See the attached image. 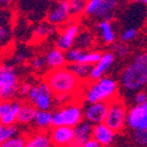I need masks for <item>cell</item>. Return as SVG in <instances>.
<instances>
[{
	"instance_id": "cell-1",
	"label": "cell",
	"mask_w": 147,
	"mask_h": 147,
	"mask_svg": "<svg viewBox=\"0 0 147 147\" xmlns=\"http://www.w3.org/2000/svg\"><path fill=\"white\" fill-rule=\"evenodd\" d=\"M43 80L49 84L54 96L70 95L75 97V95L81 93L82 84H84L68 66L51 69L43 77Z\"/></svg>"
},
{
	"instance_id": "cell-2",
	"label": "cell",
	"mask_w": 147,
	"mask_h": 147,
	"mask_svg": "<svg viewBox=\"0 0 147 147\" xmlns=\"http://www.w3.org/2000/svg\"><path fill=\"white\" fill-rule=\"evenodd\" d=\"M86 84L84 90V99L86 103L109 102L117 96L118 84L111 77L103 76L97 80L88 81Z\"/></svg>"
},
{
	"instance_id": "cell-3",
	"label": "cell",
	"mask_w": 147,
	"mask_h": 147,
	"mask_svg": "<svg viewBox=\"0 0 147 147\" xmlns=\"http://www.w3.org/2000/svg\"><path fill=\"white\" fill-rule=\"evenodd\" d=\"M120 86L127 93H136L147 86V66L133 61L120 75Z\"/></svg>"
},
{
	"instance_id": "cell-4",
	"label": "cell",
	"mask_w": 147,
	"mask_h": 147,
	"mask_svg": "<svg viewBox=\"0 0 147 147\" xmlns=\"http://www.w3.org/2000/svg\"><path fill=\"white\" fill-rule=\"evenodd\" d=\"M84 119V109L78 101H70L62 104L53 112V127L67 125L74 127Z\"/></svg>"
},
{
	"instance_id": "cell-5",
	"label": "cell",
	"mask_w": 147,
	"mask_h": 147,
	"mask_svg": "<svg viewBox=\"0 0 147 147\" xmlns=\"http://www.w3.org/2000/svg\"><path fill=\"white\" fill-rule=\"evenodd\" d=\"M19 76L13 65H0V100L12 101L18 95Z\"/></svg>"
},
{
	"instance_id": "cell-6",
	"label": "cell",
	"mask_w": 147,
	"mask_h": 147,
	"mask_svg": "<svg viewBox=\"0 0 147 147\" xmlns=\"http://www.w3.org/2000/svg\"><path fill=\"white\" fill-rule=\"evenodd\" d=\"M29 103L33 104L38 110H49L54 106L55 96L49 84L45 81L40 84H32L29 93L27 95Z\"/></svg>"
},
{
	"instance_id": "cell-7",
	"label": "cell",
	"mask_w": 147,
	"mask_h": 147,
	"mask_svg": "<svg viewBox=\"0 0 147 147\" xmlns=\"http://www.w3.org/2000/svg\"><path fill=\"white\" fill-rule=\"evenodd\" d=\"M127 110L125 104L120 98L116 96L115 98L109 101V108H108L107 117L105 123L115 131L116 133L123 131L125 125H127Z\"/></svg>"
},
{
	"instance_id": "cell-8",
	"label": "cell",
	"mask_w": 147,
	"mask_h": 147,
	"mask_svg": "<svg viewBox=\"0 0 147 147\" xmlns=\"http://www.w3.org/2000/svg\"><path fill=\"white\" fill-rule=\"evenodd\" d=\"M79 34V25L75 21H69L64 25L56 40V47L63 52H67L71 47H75L76 38Z\"/></svg>"
},
{
	"instance_id": "cell-9",
	"label": "cell",
	"mask_w": 147,
	"mask_h": 147,
	"mask_svg": "<svg viewBox=\"0 0 147 147\" xmlns=\"http://www.w3.org/2000/svg\"><path fill=\"white\" fill-rule=\"evenodd\" d=\"M71 17L69 0H58L47 12V21L54 26H64L70 21Z\"/></svg>"
},
{
	"instance_id": "cell-10",
	"label": "cell",
	"mask_w": 147,
	"mask_h": 147,
	"mask_svg": "<svg viewBox=\"0 0 147 147\" xmlns=\"http://www.w3.org/2000/svg\"><path fill=\"white\" fill-rule=\"evenodd\" d=\"M102 54L97 51H88L78 47H73L66 52L67 63H86L90 65H95L101 59Z\"/></svg>"
},
{
	"instance_id": "cell-11",
	"label": "cell",
	"mask_w": 147,
	"mask_h": 147,
	"mask_svg": "<svg viewBox=\"0 0 147 147\" xmlns=\"http://www.w3.org/2000/svg\"><path fill=\"white\" fill-rule=\"evenodd\" d=\"M108 108H109V102H105V101L88 103V105L84 109V119L92 123L93 125L105 123Z\"/></svg>"
},
{
	"instance_id": "cell-12",
	"label": "cell",
	"mask_w": 147,
	"mask_h": 147,
	"mask_svg": "<svg viewBox=\"0 0 147 147\" xmlns=\"http://www.w3.org/2000/svg\"><path fill=\"white\" fill-rule=\"evenodd\" d=\"M53 146L65 147L72 146L74 139V132L72 127L67 125H54L49 132Z\"/></svg>"
},
{
	"instance_id": "cell-13",
	"label": "cell",
	"mask_w": 147,
	"mask_h": 147,
	"mask_svg": "<svg viewBox=\"0 0 147 147\" xmlns=\"http://www.w3.org/2000/svg\"><path fill=\"white\" fill-rule=\"evenodd\" d=\"M127 125L131 130L147 127V103L135 104L127 111Z\"/></svg>"
},
{
	"instance_id": "cell-14",
	"label": "cell",
	"mask_w": 147,
	"mask_h": 147,
	"mask_svg": "<svg viewBox=\"0 0 147 147\" xmlns=\"http://www.w3.org/2000/svg\"><path fill=\"white\" fill-rule=\"evenodd\" d=\"M93 123L86 119L80 121L78 125H76L73 127L74 139L72 146L84 147V144L88 142V140L91 139L93 136Z\"/></svg>"
},
{
	"instance_id": "cell-15",
	"label": "cell",
	"mask_w": 147,
	"mask_h": 147,
	"mask_svg": "<svg viewBox=\"0 0 147 147\" xmlns=\"http://www.w3.org/2000/svg\"><path fill=\"white\" fill-rule=\"evenodd\" d=\"M116 132L113 131L105 123H96L93 127V136L92 137L99 142L101 146H109L114 142Z\"/></svg>"
},
{
	"instance_id": "cell-16",
	"label": "cell",
	"mask_w": 147,
	"mask_h": 147,
	"mask_svg": "<svg viewBox=\"0 0 147 147\" xmlns=\"http://www.w3.org/2000/svg\"><path fill=\"white\" fill-rule=\"evenodd\" d=\"M114 63V54L111 52H107L102 54L101 59L92 67V71L90 74V80H97L103 77L104 74L109 70L112 64Z\"/></svg>"
},
{
	"instance_id": "cell-17",
	"label": "cell",
	"mask_w": 147,
	"mask_h": 147,
	"mask_svg": "<svg viewBox=\"0 0 147 147\" xmlns=\"http://www.w3.org/2000/svg\"><path fill=\"white\" fill-rule=\"evenodd\" d=\"M45 66L51 70V69L61 68V67L66 66L67 59H66V53L61 51L60 49L55 47L54 49H49L45 55Z\"/></svg>"
},
{
	"instance_id": "cell-18",
	"label": "cell",
	"mask_w": 147,
	"mask_h": 147,
	"mask_svg": "<svg viewBox=\"0 0 147 147\" xmlns=\"http://www.w3.org/2000/svg\"><path fill=\"white\" fill-rule=\"evenodd\" d=\"M117 4L118 0H100L95 18H98L101 20L111 21L114 16V10L117 7Z\"/></svg>"
},
{
	"instance_id": "cell-19",
	"label": "cell",
	"mask_w": 147,
	"mask_h": 147,
	"mask_svg": "<svg viewBox=\"0 0 147 147\" xmlns=\"http://www.w3.org/2000/svg\"><path fill=\"white\" fill-rule=\"evenodd\" d=\"M37 109L31 103H22L21 108L17 116V123L19 125H29L34 121L35 115L37 113Z\"/></svg>"
},
{
	"instance_id": "cell-20",
	"label": "cell",
	"mask_w": 147,
	"mask_h": 147,
	"mask_svg": "<svg viewBox=\"0 0 147 147\" xmlns=\"http://www.w3.org/2000/svg\"><path fill=\"white\" fill-rule=\"evenodd\" d=\"M97 30L99 31L100 38L105 44H112L115 41V32L113 30L110 21L101 20L97 24Z\"/></svg>"
},
{
	"instance_id": "cell-21",
	"label": "cell",
	"mask_w": 147,
	"mask_h": 147,
	"mask_svg": "<svg viewBox=\"0 0 147 147\" xmlns=\"http://www.w3.org/2000/svg\"><path fill=\"white\" fill-rule=\"evenodd\" d=\"M53 146L51 136L47 131H40L27 137V147H49Z\"/></svg>"
},
{
	"instance_id": "cell-22",
	"label": "cell",
	"mask_w": 147,
	"mask_h": 147,
	"mask_svg": "<svg viewBox=\"0 0 147 147\" xmlns=\"http://www.w3.org/2000/svg\"><path fill=\"white\" fill-rule=\"evenodd\" d=\"M34 125L39 131H47L53 127V112L49 110H37Z\"/></svg>"
},
{
	"instance_id": "cell-23",
	"label": "cell",
	"mask_w": 147,
	"mask_h": 147,
	"mask_svg": "<svg viewBox=\"0 0 147 147\" xmlns=\"http://www.w3.org/2000/svg\"><path fill=\"white\" fill-rule=\"evenodd\" d=\"M92 65L86 63H69L68 68L75 74L78 78H80L82 81H88L90 80V74L92 71Z\"/></svg>"
},
{
	"instance_id": "cell-24",
	"label": "cell",
	"mask_w": 147,
	"mask_h": 147,
	"mask_svg": "<svg viewBox=\"0 0 147 147\" xmlns=\"http://www.w3.org/2000/svg\"><path fill=\"white\" fill-rule=\"evenodd\" d=\"M21 105L22 103L19 102V101H13L12 102V105L10 107V109L8 110V112L6 114L0 117V123H2L4 125H15L17 123V116H18V112L20 110Z\"/></svg>"
},
{
	"instance_id": "cell-25",
	"label": "cell",
	"mask_w": 147,
	"mask_h": 147,
	"mask_svg": "<svg viewBox=\"0 0 147 147\" xmlns=\"http://www.w3.org/2000/svg\"><path fill=\"white\" fill-rule=\"evenodd\" d=\"M11 39V30L5 18H0V49H4Z\"/></svg>"
},
{
	"instance_id": "cell-26",
	"label": "cell",
	"mask_w": 147,
	"mask_h": 147,
	"mask_svg": "<svg viewBox=\"0 0 147 147\" xmlns=\"http://www.w3.org/2000/svg\"><path fill=\"white\" fill-rule=\"evenodd\" d=\"M18 127L15 125H4L0 123V146H2L3 143L8 140L10 137L18 135Z\"/></svg>"
},
{
	"instance_id": "cell-27",
	"label": "cell",
	"mask_w": 147,
	"mask_h": 147,
	"mask_svg": "<svg viewBox=\"0 0 147 147\" xmlns=\"http://www.w3.org/2000/svg\"><path fill=\"white\" fill-rule=\"evenodd\" d=\"M92 44H93V36H92L91 33L88 31L79 32L78 36L76 38V47H81V49H88Z\"/></svg>"
},
{
	"instance_id": "cell-28",
	"label": "cell",
	"mask_w": 147,
	"mask_h": 147,
	"mask_svg": "<svg viewBox=\"0 0 147 147\" xmlns=\"http://www.w3.org/2000/svg\"><path fill=\"white\" fill-rule=\"evenodd\" d=\"M69 3H70V9H71L72 17L77 18L84 13L86 0H69Z\"/></svg>"
},
{
	"instance_id": "cell-29",
	"label": "cell",
	"mask_w": 147,
	"mask_h": 147,
	"mask_svg": "<svg viewBox=\"0 0 147 147\" xmlns=\"http://www.w3.org/2000/svg\"><path fill=\"white\" fill-rule=\"evenodd\" d=\"M133 141L138 146H147V127L133 130Z\"/></svg>"
},
{
	"instance_id": "cell-30",
	"label": "cell",
	"mask_w": 147,
	"mask_h": 147,
	"mask_svg": "<svg viewBox=\"0 0 147 147\" xmlns=\"http://www.w3.org/2000/svg\"><path fill=\"white\" fill-rule=\"evenodd\" d=\"M27 146V137H23L19 134L10 137L2 144L1 147H26Z\"/></svg>"
},
{
	"instance_id": "cell-31",
	"label": "cell",
	"mask_w": 147,
	"mask_h": 147,
	"mask_svg": "<svg viewBox=\"0 0 147 147\" xmlns=\"http://www.w3.org/2000/svg\"><path fill=\"white\" fill-rule=\"evenodd\" d=\"M56 32L54 25H40L35 29L34 32V38L40 40L44 37H47V35H51L52 33Z\"/></svg>"
},
{
	"instance_id": "cell-32",
	"label": "cell",
	"mask_w": 147,
	"mask_h": 147,
	"mask_svg": "<svg viewBox=\"0 0 147 147\" xmlns=\"http://www.w3.org/2000/svg\"><path fill=\"white\" fill-rule=\"evenodd\" d=\"M137 36V29L135 28H127L123 32H121L120 34V39L123 42H129L132 41L133 39H135Z\"/></svg>"
},
{
	"instance_id": "cell-33",
	"label": "cell",
	"mask_w": 147,
	"mask_h": 147,
	"mask_svg": "<svg viewBox=\"0 0 147 147\" xmlns=\"http://www.w3.org/2000/svg\"><path fill=\"white\" fill-rule=\"evenodd\" d=\"M31 66L35 70H41L45 66V59L44 56H36L31 60Z\"/></svg>"
},
{
	"instance_id": "cell-34",
	"label": "cell",
	"mask_w": 147,
	"mask_h": 147,
	"mask_svg": "<svg viewBox=\"0 0 147 147\" xmlns=\"http://www.w3.org/2000/svg\"><path fill=\"white\" fill-rule=\"evenodd\" d=\"M113 51H114V54H116L120 58H123L129 54V47L123 43H114Z\"/></svg>"
},
{
	"instance_id": "cell-35",
	"label": "cell",
	"mask_w": 147,
	"mask_h": 147,
	"mask_svg": "<svg viewBox=\"0 0 147 147\" xmlns=\"http://www.w3.org/2000/svg\"><path fill=\"white\" fill-rule=\"evenodd\" d=\"M134 102L135 104H145L147 102V92L140 90L136 92L135 97H134Z\"/></svg>"
},
{
	"instance_id": "cell-36",
	"label": "cell",
	"mask_w": 147,
	"mask_h": 147,
	"mask_svg": "<svg viewBox=\"0 0 147 147\" xmlns=\"http://www.w3.org/2000/svg\"><path fill=\"white\" fill-rule=\"evenodd\" d=\"M31 84L29 82H22L19 86V90H18V95L22 97V98H27V95L29 93L30 88H31Z\"/></svg>"
},
{
	"instance_id": "cell-37",
	"label": "cell",
	"mask_w": 147,
	"mask_h": 147,
	"mask_svg": "<svg viewBox=\"0 0 147 147\" xmlns=\"http://www.w3.org/2000/svg\"><path fill=\"white\" fill-rule=\"evenodd\" d=\"M12 105V101L0 100V117H2L4 114L8 112Z\"/></svg>"
},
{
	"instance_id": "cell-38",
	"label": "cell",
	"mask_w": 147,
	"mask_h": 147,
	"mask_svg": "<svg viewBox=\"0 0 147 147\" xmlns=\"http://www.w3.org/2000/svg\"><path fill=\"white\" fill-rule=\"evenodd\" d=\"M133 61L138 62L140 64H143L145 66H147V52H143V53H140L138 54L137 56L134 58Z\"/></svg>"
},
{
	"instance_id": "cell-39",
	"label": "cell",
	"mask_w": 147,
	"mask_h": 147,
	"mask_svg": "<svg viewBox=\"0 0 147 147\" xmlns=\"http://www.w3.org/2000/svg\"><path fill=\"white\" fill-rule=\"evenodd\" d=\"M27 58H28V56L25 54V53H19V54H17V56H16L15 60H16V62H17V63L22 64V63H24L26 60H27Z\"/></svg>"
},
{
	"instance_id": "cell-40",
	"label": "cell",
	"mask_w": 147,
	"mask_h": 147,
	"mask_svg": "<svg viewBox=\"0 0 147 147\" xmlns=\"http://www.w3.org/2000/svg\"><path fill=\"white\" fill-rule=\"evenodd\" d=\"M101 145L99 144V142L96 139H94L93 137L91 138L90 140H88V142L84 144V147H100Z\"/></svg>"
},
{
	"instance_id": "cell-41",
	"label": "cell",
	"mask_w": 147,
	"mask_h": 147,
	"mask_svg": "<svg viewBox=\"0 0 147 147\" xmlns=\"http://www.w3.org/2000/svg\"><path fill=\"white\" fill-rule=\"evenodd\" d=\"M15 0H0V6H7L12 3Z\"/></svg>"
},
{
	"instance_id": "cell-42",
	"label": "cell",
	"mask_w": 147,
	"mask_h": 147,
	"mask_svg": "<svg viewBox=\"0 0 147 147\" xmlns=\"http://www.w3.org/2000/svg\"><path fill=\"white\" fill-rule=\"evenodd\" d=\"M130 1L135 3H140V4H143V5H147V0H130Z\"/></svg>"
},
{
	"instance_id": "cell-43",
	"label": "cell",
	"mask_w": 147,
	"mask_h": 147,
	"mask_svg": "<svg viewBox=\"0 0 147 147\" xmlns=\"http://www.w3.org/2000/svg\"><path fill=\"white\" fill-rule=\"evenodd\" d=\"M146 103H147V102H146Z\"/></svg>"
}]
</instances>
